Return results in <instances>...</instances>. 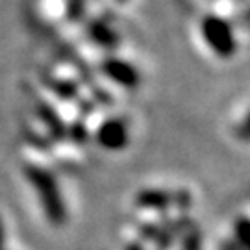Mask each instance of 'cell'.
Segmentation results:
<instances>
[{
    "label": "cell",
    "mask_w": 250,
    "mask_h": 250,
    "mask_svg": "<svg viewBox=\"0 0 250 250\" xmlns=\"http://www.w3.org/2000/svg\"><path fill=\"white\" fill-rule=\"evenodd\" d=\"M200 32H202V37L208 43V46L219 58H230L235 54L237 43H235L233 30L223 17H217V15L204 17L202 24H200Z\"/></svg>",
    "instance_id": "6da1fadb"
},
{
    "label": "cell",
    "mask_w": 250,
    "mask_h": 250,
    "mask_svg": "<svg viewBox=\"0 0 250 250\" xmlns=\"http://www.w3.org/2000/svg\"><path fill=\"white\" fill-rule=\"evenodd\" d=\"M106 72L113 80H117L119 83L126 85V87H135L139 83V74H137V71H135L132 65H128L125 62H119V60L107 62Z\"/></svg>",
    "instance_id": "7a4b0ae2"
},
{
    "label": "cell",
    "mask_w": 250,
    "mask_h": 250,
    "mask_svg": "<svg viewBox=\"0 0 250 250\" xmlns=\"http://www.w3.org/2000/svg\"><path fill=\"white\" fill-rule=\"evenodd\" d=\"M126 139H128V132L123 123L119 121H109L102 126L100 130V141L109 146V148H121L126 145Z\"/></svg>",
    "instance_id": "3957f363"
},
{
    "label": "cell",
    "mask_w": 250,
    "mask_h": 250,
    "mask_svg": "<svg viewBox=\"0 0 250 250\" xmlns=\"http://www.w3.org/2000/svg\"><path fill=\"white\" fill-rule=\"evenodd\" d=\"M239 132H241L243 137H250V113L247 115V119L241 123V126H239Z\"/></svg>",
    "instance_id": "277c9868"
}]
</instances>
